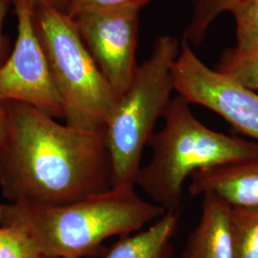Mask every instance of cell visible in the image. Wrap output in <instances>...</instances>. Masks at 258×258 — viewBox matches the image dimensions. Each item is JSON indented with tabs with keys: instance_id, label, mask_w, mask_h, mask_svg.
Masks as SVG:
<instances>
[{
	"instance_id": "ba28073f",
	"label": "cell",
	"mask_w": 258,
	"mask_h": 258,
	"mask_svg": "<svg viewBox=\"0 0 258 258\" xmlns=\"http://www.w3.org/2000/svg\"><path fill=\"white\" fill-rule=\"evenodd\" d=\"M138 8L86 11L76 15V27L102 75L120 96L138 68Z\"/></svg>"
},
{
	"instance_id": "3957f363",
	"label": "cell",
	"mask_w": 258,
	"mask_h": 258,
	"mask_svg": "<svg viewBox=\"0 0 258 258\" xmlns=\"http://www.w3.org/2000/svg\"><path fill=\"white\" fill-rule=\"evenodd\" d=\"M178 95L167 106L163 128L148 142L151 151L134 184L166 212H180L184 184L194 172L258 159V144L206 126Z\"/></svg>"
},
{
	"instance_id": "2e32d148",
	"label": "cell",
	"mask_w": 258,
	"mask_h": 258,
	"mask_svg": "<svg viewBox=\"0 0 258 258\" xmlns=\"http://www.w3.org/2000/svg\"><path fill=\"white\" fill-rule=\"evenodd\" d=\"M36 244L18 229L0 226V258H41Z\"/></svg>"
},
{
	"instance_id": "52a82bcc",
	"label": "cell",
	"mask_w": 258,
	"mask_h": 258,
	"mask_svg": "<svg viewBox=\"0 0 258 258\" xmlns=\"http://www.w3.org/2000/svg\"><path fill=\"white\" fill-rule=\"evenodd\" d=\"M173 77L175 91L186 102L213 111L258 144V92L207 66L184 39Z\"/></svg>"
},
{
	"instance_id": "8992f818",
	"label": "cell",
	"mask_w": 258,
	"mask_h": 258,
	"mask_svg": "<svg viewBox=\"0 0 258 258\" xmlns=\"http://www.w3.org/2000/svg\"><path fill=\"white\" fill-rule=\"evenodd\" d=\"M13 2L18 36L8 58L0 66V104L22 102L55 120H64L63 103L37 36L34 7L27 0Z\"/></svg>"
},
{
	"instance_id": "9c48e42d",
	"label": "cell",
	"mask_w": 258,
	"mask_h": 258,
	"mask_svg": "<svg viewBox=\"0 0 258 258\" xmlns=\"http://www.w3.org/2000/svg\"><path fill=\"white\" fill-rule=\"evenodd\" d=\"M203 196L201 215L182 258H235L230 204L215 194Z\"/></svg>"
},
{
	"instance_id": "7a4b0ae2",
	"label": "cell",
	"mask_w": 258,
	"mask_h": 258,
	"mask_svg": "<svg viewBox=\"0 0 258 258\" xmlns=\"http://www.w3.org/2000/svg\"><path fill=\"white\" fill-rule=\"evenodd\" d=\"M166 211L143 199L132 183L60 206L0 204V226L23 231L42 256H95L113 236L141 231Z\"/></svg>"
},
{
	"instance_id": "8fae6325",
	"label": "cell",
	"mask_w": 258,
	"mask_h": 258,
	"mask_svg": "<svg viewBox=\"0 0 258 258\" xmlns=\"http://www.w3.org/2000/svg\"><path fill=\"white\" fill-rule=\"evenodd\" d=\"M180 212H166L148 229L120 237L102 258H173Z\"/></svg>"
},
{
	"instance_id": "d6986e66",
	"label": "cell",
	"mask_w": 258,
	"mask_h": 258,
	"mask_svg": "<svg viewBox=\"0 0 258 258\" xmlns=\"http://www.w3.org/2000/svg\"><path fill=\"white\" fill-rule=\"evenodd\" d=\"M14 1V0H13ZM33 7L36 8H51L58 10L66 13V9L69 3V0H27Z\"/></svg>"
},
{
	"instance_id": "5bb4252c",
	"label": "cell",
	"mask_w": 258,
	"mask_h": 258,
	"mask_svg": "<svg viewBox=\"0 0 258 258\" xmlns=\"http://www.w3.org/2000/svg\"><path fill=\"white\" fill-rule=\"evenodd\" d=\"M239 0H192L191 14L184 29V37L190 45H199L213 21L229 12Z\"/></svg>"
},
{
	"instance_id": "30bf717a",
	"label": "cell",
	"mask_w": 258,
	"mask_h": 258,
	"mask_svg": "<svg viewBox=\"0 0 258 258\" xmlns=\"http://www.w3.org/2000/svg\"><path fill=\"white\" fill-rule=\"evenodd\" d=\"M188 191L217 194L232 207H258V159L200 169L190 177Z\"/></svg>"
},
{
	"instance_id": "277c9868",
	"label": "cell",
	"mask_w": 258,
	"mask_h": 258,
	"mask_svg": "<svg viewBox=\"0 0 258 258\" xmlns=\"http://www.w3.org/2000/svg\"><path fill=\"white\" fill-rule=\"evenodd\" d=\"M181 41L171 35L155 39L151 53L138 65L128 89L105 127L113 186L132 183L141 168L144 148L164 118L175 90L173 67Z\"/></svg>"
},
{
	"instance_id": "9a60e30c",
	"label": "cell",
	"mask_w": 258,
	"mask_h": 258,
	"mask_svg": "<svg viewBox=\"0 0 258 258\" xmlns=\"http://www.w3.org/2000/svg\"><path fill=\"white\" fill-rule=\"evenodd\" d=\"M235 22L234 48L249 51L258 47V0H239L231 10Z\"/></svg>"
},
{
	"instance_id": "ffe728a7",
	"label": "cell",
	"mask_w": 258,
	"mask_h": 258,
	"mask_svg": "<svg viewBox=\"0 0 258 258\" xmlns=\"http://www.w3.org/2000/svg\"><path fill=\"white\" fill-rule=\"evenodd\" d=\"M8 133V115L5 104H0V150L3 147Z\"/></svg>"
},
{
	"instance_id": "7c38bea8",
	"label": "cell",
	"mask_w": 258,
	"mask_h": 258,
	"mask_svg": "<svg viewBox=\"0 0 258 258\" xmlns=\"http://www.w3.org/2000/svg\"><path fill=\"white\" fill-rule=\"evenodd\" d=\"M235 258H258V207H232Z\"/></svg>"
},
{
	"instance_id": "ac0fdd59",
	"label": "cell",
	"mask_w": 258,
	"mask_h": 258,
	"mask_svg": "<svg viewBox=\"0 0 258 258\" xmlns=\"http://www.w3.org/2000/svg\"><path fill=\"white\" fill-rule=\"evenodd\" d=\"M12 0H0V66L8 58L11 53V44L8 37L4 34L3 27Z\"/></svg>"
},
{
	"instance_id": "5b68a950",
	"label": "cell",
	"mask_w": 258,
	"mask_h": 258,
	"mask_svg": "<svg viewBox=\"0 0 258 258\" xmlns=\"http://www.w3.org/2000/svg\"><path fill=\"white\" fill-rule=\"evenodd\" d=\"M34 19L63 103L65 123L86 130L105 129L121 96L96 64L74 19L51 8H34Z\"/></svg>"
},
{
	"instance_id": "e0dca14e",
	"label": "cell",
	"mask_w": 258,
	"mask_h": 258,
	"mask_svg": "<svg viewBox=\"0 0 258 258\" xmlns=\"http://www.w3.org/2000/svg\"><path fill=\"white\" fill-rule=\"evenodd\" d=\"M152 0H69L66 14L71 18L76 15L94 10L115 8H138L142 9Z\"/></svg>"
},
{
	"instance_id": "44dd1931",
	"label": "cell",
	"mask_w": 258,
	"mask_h": 258,
	"mask_svg": "<svg viewBox=\"0 0 258 258\" xmlns=\"http://www.w3.org/2000/svg\"><path fill=\"white\" fill-rule=\"evenodd\" d=\"M41 258H55V257H47V256H42Z\"/></svg>"
},
{
	"instance_id": "4fadbf2b",
	"label": "cell",
	"mask_w": 258,
	"mask_h": 258,
	"mask_svg": "<svg viewBox=\"0 0 258 258\" xmlns=\"http://www.w3.org/2000/svg\"><path fill=\"white\" fill-rule=\"evenodd\" d=\"M214 69L258 92V47L249 51L226 49Z\"/></svg>"
},
{
	"instance_id": "6da1fadb",
	"label": "cell",
	"mask_w": 258,
	"mask_h": 258,
	"mask_svg": "<svg viewBox=\"0 0 258 258\" xmlns=\"http://www.w3.org/2000/svg\"><path fill=\"white\" fill-rule=\"evenodd\" d=\"M0 188L8 203L60 206L113 186L105 129L59 123L22 102H5Z\"/></svg>"
}]
</instances>
